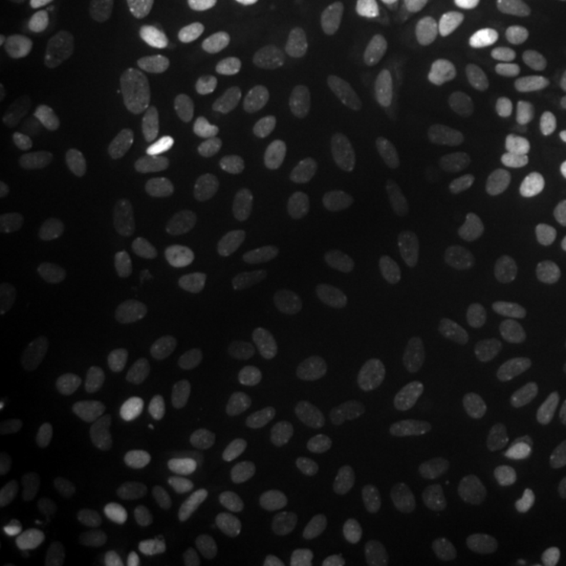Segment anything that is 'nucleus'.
I'll list each match as a JSON object with an SVG mask.
<instances>
[{"label": "nucleus", "mask_w": 566, "mask_h": 566, "mask_svg": "<svg viewBox=\"0 0 566 566\" xmlns=\"http://www.w3.org/2000/svg\"><path fill=\"white\" fill-rule=\"evenodd\" d=\"M252 2L261 25L275 39H283L296 32L298 25L303 23L306 7H308V0H252Z\"/></svg>", "instance_id": "2f4dec72"}, {"label": "nucleus", "mask_w": 566, "mask_h": 566, "mask_svg": "<svg viewBox=\"0 0 566 566\" xmlns=\"http://www.w3.org/2000/svg\"><path fill=\"white\" fill-rule=\"evenodd\" d=\"M386 263L399 275L420 277L434 271V266L439 264V256L430 250L420 248L409 233H399L388 245Z\"/></svg>", "instance_id": "7c9ffc66"}, {"label": "nucleus", "mask_w": 566, "mask_h": 566, "mask_svg": "<svg viewBox=\"0 0 566 566\" xmlns=\"http://www.w3.org/2000/svg\"><path fill=\"white\" fill-rule=\"evenodd\" d=\"M292 385L304 395H336L348 385V374L336 357L311 355L292 365Z\"/></svg>", "instance_id": "412c9836"}, {"label": "nucleus", "mask_w": 566, "mask_h": 566, "mask_svg": "<svg viewBox=\"0 0 566 566\" xmlns=\"http://www.w3.org/2000/svg\"><path fill=\"white\" fill-rule=\"evenodd\" d=\"M443 292H446L443 280L428 273L405 283L403 287L397 292L395 301L407 315H422L441 301Z\"/></svg>", "instance_id": "58836bf2"}, {"label": "nucleus", "mask_w": 566, "mask_h": 566, "mask_svg": "<svg viewBox=\"0 0 566 566\" xmlns=\"http://www.w3.org/2000/svg\"><path fill=\"white\" fill-rule=\"evenodd\" d=\"M506 386L497 378L486 376L472 386L465 403V428L479 443L493 441L506 418Z\"/></svg>", "instance_id": "6e6552de"}, {"label": "nucleus", "mask_w": 566, "mask_h": 566, "mask_svg": "<svg viewBox=\"0 0 566 566\" xmlns=\"http://www.w3.org/2000/svg\"><path fill=\"white\" fill-rule=\"evenodd\" d=\"M20 2H23V4H28V7H46L51 0H20Z\"/></svg>", "instance_id": "6e6d98bb"}, {"label": "nucleus", "mask_w": 566, "mask_h": 566, "mask_svg": "<svg viewBox=\"0 0 566 566\" xmlns=\"http://www.w3.org/2000/svg\"><path fill=\"white\" fill-rule=\"evenodd\" d=\"M329 512L336 526L348 535L376 533L386 525L390 514L380 495L359 491V489L336 493L329 502Z\"/></svg>", "instance_id": "9b49d317"}, {"label": "nucleus", "mask_w": 566, "mask_h": 566, "mask_svg": "<svg viewBox=\"0 0 566 566\" xmlns=\"http://www.w3.org/2000/svg\"><path fill=\"white\" fill-rule=\"evenodd\" d=\"M434 0H376V9L386 21L405 23L420 20L432 9Z\"/></svg>", "instance_id": "49530a36"}, {"label": "nucleus", "mask_w": 566, "mask_h": 566, "mask_svg": "<svg viewBox=\"0 0 566 566\" xmlns=\"http://www.w3.org/2000/svg\"><path fill=\"white\" fill-rule=\"evenodd\" d=\"M76 547L82 556L97 566H120L130 558V539L109 526L86 525L76 533Z\"/></svg>", "instance_id": "b1692460"}, {"label": "nucleus", "mask_w": 566, "mask_h": 566, "mask_svg": "<svg viewBox=\"0 0 566 566\" xmlns=\"http://www.w3.org/2000/svg\"><path fill=\"white\" fill-rule=\"evenodd\" d=\"M266 287V264L261 259H245L233 269L217 292V306L227 319L245 315Z\"/></svg>", "instance_id": "f8f14e48"}, {"label": "nucleus", "mask_w": 566, "mask_h": 566, "mask_svg": "<svg viewBox=\"0 0 566 566\" xmlns=\"http://www.w3.org/2000/svg\"><path fill=\"white\" fill-rule=\"evenodd\" d=\"M107 319L105 306L97 303L60 304L42 311L39 327L46 338L70 340L97 332Z\"/></svg>", "instance_id": "f3484780"}, {"label": "nucleus", "mask_w": 566, "mask_h": 566, "mask_svg": "<svg viewBox=\"0 0 566 566\" xmlns=\"http://www.w3.org/2000/svg\"><path fill=\"white\" fill-rule=\"evenodd\" d=\"M25 283L41 301H49V303L57 301L65 294V283L60 271L46 264H30L25 269Z\"/></svg>", "instance_id": "a18cd8bd"}, {"label": "nucleus", "mask_w": 566, "mask_h": 566, "mask_svg": "<svg viewBox=\"0 0 566 566\" xmlns=\"http://www.w3.org/2000/svg\"><path fill=\"white\" fill-rule=\"evenodd\" d=\"M472 2L486 11H504V9H510L516 0H472Z\"/></svg>", "instance_id": "3c124183"}, {"label": "nucleus", "mask_w": 566, "mask_h": 566, "mask_svg": "<svg viewBox=\"0 0 566 566\" xmlns=\"http://www.w3.org/2000/svg\"><path fill=\"white\" fill-rule=\"evenodd\" d=\"M11 193V179H9V172L7 168H0V200L4 202Z\"/></svg>", "instance_id": "603ef678"}, {"label": "nucleus", "mask_w": 566, "mask_h": 566, "mask_svg": "<svg viewBox=\"0 0 566 566\" xmlns=\"http://www.w3.org/2000/svg\"><path fill=\"white\" fill-rule=\"evenodd\" d=\"M460 70L451 63H434L405 84V99L418 107H434L449 99L460 86Z\"/></svg>", "instance_id": "393cba45"}, {"label": "nucleus", "mask_w": 566, "mask_h": 566, "mask_svg": "<svg viewBox=\"0 0 566 566\" xmlns=\"http://www.w3.org/2000/svg\"><path fill=\"white\" fill-rule=\"evenodd\" d=\"M7 566H9V565H7Z\"/></svg>", "instance_id": "4d7b16f0"}, {"label": "nucleus", "mask_w": 566, "mask_h": 566, "mask_svg": "<svg viewBox=\"0 0 566 566\" xmlns=\"http://www.w3.org/2000/svg\"><path fill=\"white\" fill-rule=\"evenodd\" d=\"M277 135L285 142L303 147H324L340 133V122L324 109H308L285 114L275 122Z\"/></svg>", "instance_id": "aec40b11"}, {"label": "nucleus", "mask_w": 566, "mask_h": 566, "mask_svg": "<svg viewBox=\"0 0 566 566\" xmlns=\"http://www.w3.org/2000/svg\"><path fill=\"white\" fill-rule=\"evenodd\" d=\"M227 451L233 464L243 472H263L271 460L263 405L243 397L227 416Z\"/></svg>", "instance_id": "7ed1b4c3"}, {"label": "nucleus", "mask_w": 566, "mask_h": 566, "mask_svg": "<svg viewBox=\"0 0 566 566\" xmlns=\"http://www.w3.org/2000/svg\"><path fill=\"white\" fill-rule=\"evenodd\" d=\"M82 248L81 242L70 233H61L57 238H53V242L46 245L44 250V263L60 273H70L76 266L82 264Z\"/></svg>", "instance_id": "c03bdc74"}, {"label": "nucleus", "mask_w": 566, "mask_h": 566, "mask_svg": "<svg viewBox=\"0 0 566 566\" xmlns=\"http://www.w3.org/2000/svg\"><path fill=\"white\" fill-rule=\"evenodd\" d=\"M65 97V82L46 70H23L13 76L9 99L25 118L53 114Z\"/></svg>", "instance_id": "9d476101"}, {"label": "nucleus", "mask_w": 566, "mask_h": 566, "mask_svg": "<svg viewBox=\"0 0 566 566\" xmlns=\"http://www.w3.org/2000/svg\"><path fill=\"white\" fill-rule=\"evenodd\" d=\"M338 334V319L322 311H290L269 325L271 340L280 346H303L332 340Z\"/></svg>", "instance_id": "dca6fc26"}, {"label": "nucleus", "mask_w": 566, "mask_h": 566, "mask_svg": "<svg viewBox=\"0 0 566 566\" xmlns=\"http://www.w3.org/2000/svg\"><path fill=\"white\" fill-rule=\"evenodd\" d=\"M243 191L256 223L280 229L292 223L301 208V170L287 145L271 137H254L243 147Z\"/></svg>", "instance_id": "f257e3e1"}, {"label": "nucleus", "mask_w": 566, "mask_h": 566, "mask_svg": "<svg viewBox=\"0 0 566 566\" xmlns=\"http://www.w3.org/2000/svg\"><path fill=\"white\" fill-rule=\"evenodd\" d=\"M413 549L407 546H385L367 549L357 566H411Z\"/></svg>", "instance_id": "de8ad7c7"}, {"label": "nucleus", "mask_w": 566, "mask_h": 566, "mask_svg": "<svg viewBox=\"0 0 566 566\" xmlns=\"http://www.w3.org/2000/svg\"><path fill=\"white\" fill-rule=\"evenodd\" d=\"M264 502L275 512L292 518H306L315 512L311 495L294 479L277 474L264 485Z\"/></svg>", "instance_id": "473e14b6"}, {"label": "nucleus", "mask_w": 566, "mask_h": 566, "mask_svg": "<svg viewBox=\"0 0 566 566\" xmlns=\"http://www.w3.org/2000/svg\"><path fill=\"white\" fill-rule=\"evenodd\" d=\"M395 446V432L380 420H365L348 428L332 451V462L343 470L380 464Z\"/></svg>", "instance_id": "39448f33"}, {"label": "nucleus", "mask_w": 566, "mask_h": 566, "mask_svg": "<svg viewBox=\"0 0 566 566\" xmlns=\"http://www.w3.org/2000/svg\"><path fill=\"white\" fill-rule=\"evenodd\" d=\"M280 72L298 93L311 97H329L338 88L332 67L306 51H285L280 57Z\"/></svg>", "instance_id": "a211bd4d"}, {"label": "nucleus", "mask_w": 566, "mask_h": 566, "mask_svg": "<svg viewBox=\"0 0 566 566\" xmlns=\"http://www.w3.org/2000/svg\"><path fill=\"white\" fill-rule=\"evenodd\" d=\"M439 332L460 348H481L489 340V322L476 311H453L441 319Z\"/></svg>", "instance_id": "c9c22d12"}, {"label": "nucleus", "mask_w": 566, "mask_h": 566, "mask_svg": "<svg viewBox=\"0 0 566 566\" xmlns=\"http://www.w3.org/2000/svg\"><path fill=\"white\" fill-rule=\"evenodd\" d=\"M11 82H13V76H11L7 70H2V72H0V91H9Z\"/></svg>", "instance_id": "5fc2aeb1"}, {"label": "nucleus", "mask_w": 566, "mask_h": 566, "mask_svg": "<svg viewBox=\"0 0 566 566\" xmlns=\"http://www.w3.org/2000/svg\"><path fill=\"white\" fill-rule=\"evenodd\" d=\"M409 53L401 44H386L357 63V78L365 86H380L403 72Z\"/></svg>", "instance_id": "72a5a7b5"}, {"label": "nucleus", "mask_w": 566, "mask_h": 566, "mask_svg": "<svg viewBox=\"0 0 566 566\" xmlns=\"http://www.w3.org/2000/svg\"><path fill=\"white\" fill-rule=\"evenodd\" d=\"M432 172H434V158L422 149H409L395 160L390 177L399 189L411 191L430 181Z\"/></svg>", "instance_id": "37998d69"}, {"label": "nucleus", "mask_w": 566, "mask_h": 566, "mask_svg": "<svg viewBox=\"0 0 566 566\" xmlns=\"http://www.w3.org/2000/svg\"><path fill=\"white\" fill-rule=\"evenodd\" d=\"M558 507V497L549 491H531L493 504L485 512L486 523L500 528L535 525L552 516Z\"/></svg>", "instance_id": "6ab92c4d"}, {"label": "nucleus", "mask_w": 566, "mask_h": 566, "mask_svg": "<svg viewBox=\"0 0 566 566\" xmlns=\"http://www.w3.org/2000/svg\"><path fill=\"white\" fill-rule=\"evenodd\" d=\"M149 99L147 72L135 61H120L95 84L88 128L97 137H112L142 116Z\"/></svg>", "instance_id": "f03ea898"}, {"label": "nucleus", "mask_w": 566, "mask_h": 566, "mask_svg": "<svg viewBox=\"0 0 566 566\" xmlns=\"http://www.w3.org/2000/svg\"><path fill=\"white\" fill-rule=\"evenodd\" d=\"M97 53V28L95 21H76L70 25L57 42V57L65 65H82Z\"/></svg>", "instance_id": "ea45409f"}, {"label": "nucleus", "mask_w": 566, "mask_h": 566, "mask_svg": "<svg viewBox=\"0 0 566 566\" xmlns=\"http://www.w3.org/2000/svg\"><path fill=\"white\" fill-rule=\"evenodd\" d=\"M483 198V181L474 172H465L449 182L443 193H439L426 206V221L441 227H458L474 214Z\"/></svg>", "instance_id": "ddd939ff"}, {"label": "nucleus", "mask_w": 566, "mask_h": 566, "mask_svg": "<svg viewBox=\"0 0 566 566\" xmlns=\"http://www.w3.org/2000/svg\"><path fill=\"white\" fill-rule=\"evenodd\" d=\"M67 231L81 242L84 252L99 263H109L120 254L116 231L95 210H78L67 224Z\"/></svg>", "instance_id": "a878e982"}, {"label": "nucleus", "mask_w": 566, "mask_h": 566, "mask_svg": "<svg viewBox=\"0 0 566 566\" xmlns=\"http://www.w3.org/2000/svg\"><path fill=\"white\" fill-rule=\"evenodd\" d=\"M227 0H182L179 28L182 36L193 44H210L223 32Z\"/></svg>", "instance_id": "5701e85b"}, {"label": "nucleus", "mask_w": 566, "mask_h": 566, "mask_svg": "<svg viewBox=\"0 0 566 566\" xmlns=\"http://www.w3.org/2000/svg\"><path fill=\"white\" fill-rule=\"evenodd\" d=\"M491 479L486 460H470L453 465L434 489L437 507L446 514H455L476 500Z\"/></svg>", "instance_id": "4468645a"}, {"label": "nucleus", "mask_w": 566, "mask_h": 566, "mask_svg": "<svg viewBox=\"0 0 566 566\" xmlns=\"http://www.w3.org/2000/svg\"><path fill=\"white\" fill-rule=\"evenodd\" d=\"M535 552L531 539H514L506 544H485L465 556L464 566H518Z\"/></svg>", "instance_id": "a19ab883"}, {"label": "nucleus", "mask_w": 566, "mask_h": 566, "mask_svg": "<svg viewBox=\"0 0 566 566\" xmlns=\"http://www.w3.org/2000/svg\"><path fill=\"white\" fill-rule=\"evenodd\" d=\"M63 214V202L57 191H44L34 200L21 208L20 214L13 219L4 233V243L15 254H32L42 238L57 224Z\"/></svg>", "instance_id": "423d86ee"}, {"label": "nucleus", "mask_w": 566, "mask_h": 566, "mask_svg": "<svg viewBox=\"0 0 566 566\" xmlns=\"http://www.w3.org/2000/svg\"><path fill=\"white\" fill-rule=\"evenodd\" d=\"M566 325V282L549 280L544 283L528 306V329L542 340L560 336Z\"/></svg>", "instance_id": "4be33fe9"}, {"label": "nucleus", "mask_w": 566, "mask_h": 566, "mask_svg": "<svg viewBox=\"0 0 566 566\" xmlns=\"http://www.w3.org/2000/svg\"><path fill=\"white\" fill-rule=\"evenodd\" d=\"M130 322H133V329H135L137 338L151 353L163 355L172 346V338H175L172 319L163 303H158L154 298H139L137 303L133 304Z\"/></svg>", "instance_id": "c85d7f7f"}, {"label": "nucleus", "mask_w": 566, "mask_h": 566, "mask_svg": "<svg viewBox=\"0 0 566 566\" xmlns=\"http://www.w3.org/2000/svg\"><path fill=\"white\" fill-rule=\"evenodd\" d=\"M283 261L290 282L301 285L313 277L319 261V240L317 223L311 212H298L290 224L283 240Z\"/></svg>", "instance_id": "2eb2a0df"}, {"label": "nucleus", "mask_w": 566, "mask_h": 566, "mask_svg": "<svg viewBox=\"0 0 566 566\" xmlns=\"http://www.w3.org/2000/svg\"><path fill=\"white\" fill-rule=\"evenodd\" d=\"M103 2H107V0H61L60 9L65 18H78V15H84V13L102 7Z\"/></svg>", "instance_id": "09e8293b"}, {"label": "nucleus", "mask_w": 566, "mask_h": 566, "mask_svg": "<svg viewBox=\"0 0 566 566\" xmlns=\"http://www.w3.org/2000/svg\"><path fill=\"white\" fill-rule=\"evenodd\" d=\"M229 533L233 546L242 556H252L264 546L263 518L259 507L250 502L235 504L229 512Z\"/></svg>", "instance_id": "f704fd0d"}, {"label": "nucleus", "mask_w": 566, "mask_h": 566, "mask_svg": "<svg viewBox=\"0 0 566 566\" xmlns=\"http://www.w3.org/2000/svg\"><path fill=\"white\" fill-rule=\"evenodd\" d=\"M506 126L525 139H554L566 130V103L549 91H531L507 109Z\"/></svg>", "instance_id": "20e7f679"}, {"label": "nucleus", "mask_w": 566, "mask_h": 566, "mask_svg": "<svg viewBox=\"0 0 566 566\" xmlns=\"http://www.w3.org/2000/svg\"><path fill=\"white\" fill-rule=\"evenodd\" d=\"M348 287V280L338 271H329L322 275L319 280L306 285L301 290L294 298L292 306L298 311H319L327 304L336 303L338 298H343L344 292Z\"/></svg>", "instance_id": "79ce46f5"}, {"label": "nucleus", "mask_w": 566, "mask_h": 566, "mask_svg": "<svg viewBox=\"0 0 566 566\" xmlns=\"http://www.w3.org/2000/svg\"><path fill=\"white\" fill-rule=\"evenodd\" d=\"M483 137V122L472 114H458L447 120L439 122L432 130V143L439 149L464 151L472 149L481 143Z\"/></svg>", "instance_id": "4c0bfd02"}, {"label": "nucleus", "mask_w": 566, "mask_h": 566, "mask_svg": "<svg viewBox=\"0 0 566 566\" xmlns=\"http://www.w3.org/2000/svg\"><path fill=\"white\" fill-rule=\"evenodd\" d=\"M552 245H554L552 235L547 231L528 233L507 250V269L521 277H528V275L537 273L549 259Z\"/></svg>", "instance_id": "e433bc0d"}, {"label": "nucleus", "mask_w": 566, "mask_h": 566, "mask_svg": "<svg viewBox=\"0 0 566 566\" xmlns=\"http://www.w3.org/2000/svg\"><path fill=\"white\" fill-rule=\"evenodd\" d=\"M539 198V185L526 170H512L493 187L486 200V219L495 227L518 223Z\"/></svg>", "instance_id": "1a4fd4ad"}, {"label": "nucleus", "mask_w": 566, "mask_h": 566, "mask_svg": "<svg viewBox=\"0 0 566 566\" xmlns=\"http://www.w3.org/2000/svg\"><path fill=\"white\" fill-rule=\"evenodd\" d=\"M282 549L283 563H285V558H287V556H294V558H301V556H304V552L301 549V546H298V542H294V539H292V542H285Z\"/></svg>", "instance_id": "864d4df0"}, {"label": "nucleus", "mask_w": 566, "mask_h": 566, "mask_svg": "<svg viewBox=\"0 0 566 566\" xmlns=\"http://www.w3.org/2000/svg\"><path fill=\"white\" fill-rule=\"evenodd\" d=\"M128 464V447L116 437H99L84 447L78 458V474L88 483L118 476Z\"/></svg>", "instance_id": "bb28decb"}, {"label": "nucleus", "mask_w": 566, "mask_h": 566, "mask_svg": "<svg viewBox=\"0 0 566 566\" xmlns=\"http://www.w3.org/2000/svg\"><path fill=\"white\" fill-rule=\"evenodd\" d=\"M348 219L365 243L378 245L385 240L388 231V206L378 191L369 187L357 189L348 200Z\"/></svg>", "instance_id": "cd10ccee"}, {"label": "nucleus", "mask_w": 566, "mask_h": 566, "mask_svg": "<svg viewBox=\"0 0 566 566\" xmlns=\"http://www.w3.org/2000/svg\"><path fill=\"white\" fill-rule=\"evenodd\" d=\"M46 449V432L39 426H11L0 432V464L25 465L36 462Z\"/></svg>", "instance_id": "c756f323"}, {"label": "nucleus", "mask_w": 566, "mask_h": 566, "mask_svg": "<svg viewBox=\"0 0 566 566\" xmlns=\"http://www.w3.org/2000/svg\"><path fill=\"white\" fill-rule=\"evenodd\" d=\"M20 385L18 371L9 364H0V395L9 397Z\"/></svg>", "instance_id": "8fccbe9b"}, {"label": "nucleus", "mask_w": 566, "mask_h": 566, "mask_svg": "<svg viewBox=\"0 0 566 566\" xmlns=\"http://www.w3.org/2000/svg\"><path fill=\"white\" fill-rule=\"evenodd\" d=\"M439 376L437 357L422 346L405 348L395 357L388 371V395L397 403L422 399Z\"/></svg>", "instance_id": "0eeeda50"}]
</instances>
